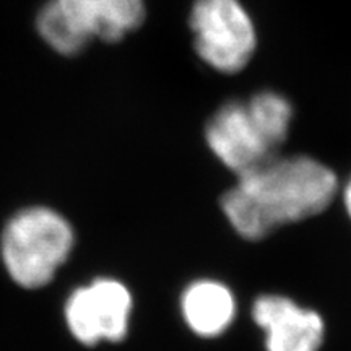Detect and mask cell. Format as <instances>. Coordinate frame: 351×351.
<instances>
[{"instance_id": "4", "label": "cell", "mask_w": 351, "mask_h": 351, "mask_svg": "<svg viewBox=\"0 0 351 351\" xmlns=\"http://www.w3.org/2000/svg\"><path fill=\"white\" fill-rule=\"evenodd\" d=\"M189 29L199 59L223 75L244 70L257 51L256 23L241 0H194Z\"/></svg>"}, {"instance_id": "2", "label": "cell", "mask_w": 351, "mask_h": 351, "mask_svg": "<svg viewBox=\"0 0 351 351\" xmlns=\"http://www.w3.org/2000/svg\"><path fill=\"white\" fill-rule=\"evenodd\" d=\"M295 119L293 103L275 90L223 103L205 127V140L218 161L236 176L280 155Z\"/></svg>"}, {"instance_id": "7", "label": "cell", "mask_w": 351, "mask_h": 351, "mask_svg": "<svg viewBox=\"0 0 351 351\" xmlns=\"http://www.w3.org/2000/svg\"><path fill=\"white\" fill-rule=\"evenodd\" d=\"M73 28L91 43H117L137 32L147 16L145 0H54Z\"/></svg>"}, {"instance_id": "1", "label": "cell", "mask_w": 351, "mask_h": 351, "mask_svg": "<svg viewBox=\"0 0 351 351\" xmlns=\"http://www.w3.org/2000/svg\"><path fill=\"white\" fill-rule=\"evenodd\" d=\"M337 191L335 173L315 158L276 155L238 176L223 194L221 208L239 236L258 241L280 226L326 212Z\"/></svg>"}, {"instance_id": "3", "label": "cell", "mask_w": 351, "mask_h": 351, "mask_svg": "<svg viewBox=\"0 0 351 351\" xmlns=\"http://www.w3.org/2000/svg\"><path fill=\"white\" fill-rule=\"evenodd\" d=\"M73 245L69 221L46 207L26 208L3 230L2 257L13 280L23 288H41L65 262Z\"/></svg>"}, {"instance_id": "8", "label": "cell", "mask_w": 351, "mask_h": 351, "mask_svg": "<svg viewBox=\"0 0 351 351\" xmlns=\"http://www.w3.org/2000/svg\"><path fill=\"white\" fill-rule=\"evenodd\" d=\"M182 317L187 327L205 339L221 335L236 317V298L226 285L199 280L182 293Z\"/></svg>"}, {"instance_id": "5", "label": "cell", "mask_w": 351, "mask_h": 351, "mask_svg": "<svg viewBox=\"0 0 351 351\" xmlns=\"http://www.w3.org/2000/svg\"><path fill=\"white\" fill-rule=\"evenodd\" d=\"M132 295L125 285L112 278L95 280L72 293L65 306L67 326L78 341L93 346L98 341H119L129 330Z\"/></svg>"}, {"instance_id": "9", "label": "cell", "mask_w": 351, "mask_h": 351, "mask_svg": "<svg viewBox=\"0 0 351 351\" xmlns=\"http://www.w3.org/2000/svg\"><path fill=\"white\" fill-rule=\"evenodd\" d=\"M343 205L346 213H348V217L351 218V179L346 182V186L343 189Z\"/></svg>"}, {"instance_id": "6", "label": "cell", "mask_w": 351, "mask_h": 351, "mask_svg": "<svg viewBox=\"0 0 351 351\" xmlns=\"http://www.w3.org/2000/svg\"><path fill=\"white\" fill-rule=\"evenodd\" d=\"M252 319L265 332L267 351H319L326 335L322 317L287 296L257 298Z\"/></svg>"}]
</instances>
